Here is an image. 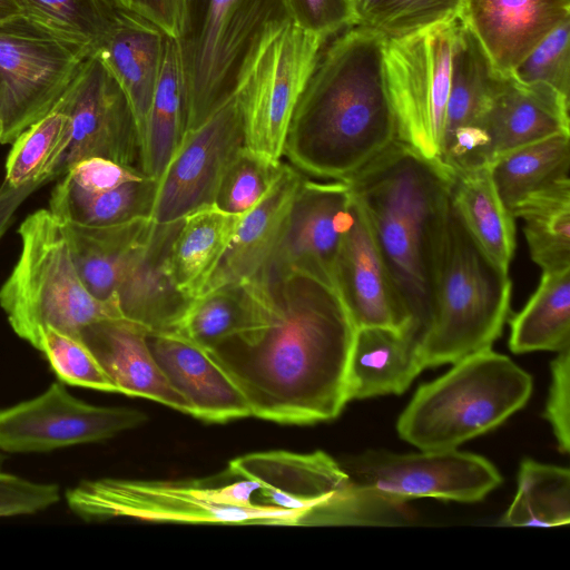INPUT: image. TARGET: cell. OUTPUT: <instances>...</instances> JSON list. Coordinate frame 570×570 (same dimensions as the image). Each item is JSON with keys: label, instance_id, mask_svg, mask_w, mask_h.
<instances>
[{"label": "cell", "instance_id": "cell-1", "mask_svg": "<svg viewBox=\"0 0 570 570\" xmlns=\"http://www.w3.org/2000/svg\"><path fill=\"white\" fill-rule=\"evenodd\" d=\"M245 326L206 350L252 415L277 423L336 419L348 402L356 326L337 289L294 267L267 265L243 283Z\"/></svg>", "mask_w": 570, "mask_h": 570}, {"label": "cell", "instance_id": "cell-2", "mask_svg": "<svg viewBox=\"0 0 570 570\" xmlns=\"http://www.w3.org/2000/svg\"><path fill=\"white\" fill-rule=\"evenodd\" d=\"M386 39L355 26L325 50L295 107L283 157L303 175L345 180L396 139Z\"/></svg>", "mask_w": 570, "mask_h": 570}, {"label": "cell", "instance_id": "cell-3", "mask_svg": "<svg viewBox=\"0 0 570 570\" xmlns=\"http://www.w3.org/2000/svg\"><path fill=\"white\" fill-rule=\"evenodd\" d=\"M360 203L419 343L430 321L452 175L395 139L345 179Z\"/></svg>", "mask_w": 570, "mask_h": 570}, {"label": "cell", "instance_id": "cell-4", "mask_svg": "<svg viewBox=\"0 0 570 570\" xmlns=\"http://www.w3.org/2000/svg\"><path fill=\"white\" fill-rule=\"evenodd\" d=\"M511 294L509 272L478 246L451 204L431 316L417 343L424 368L492 348L510 317Z\"/></svg>", "mask_w": 570, "mask_h": 570}, {"label": "cell", "instance_id": "cell-5", "mask_svg": "<svg viewBox=\"0 0 570 570\" xmlns=\"http://www.w3.org/2000/svg\"><path fill=\"white\" fill-rule=\"evenodd\" d=\"M531 375L488 348L420 385L397 419L399 436L420 450L456 449L501 425L529 401Z\"/></svg>", "mask_w": 570, "mask_h": 570}, {"label": "cell", "instance_id": "cell-6", "mask_svg": "<svg viewBox=\"0 0 570 570\" xmlns=\"http://www.w3.org/2000/svg\"><path fill=\"white\" fill-rule=\"evenodd\" d=\"M18 233L21 249L0 287V306L20 338L40 351L46 327L79 337L90 323L122 317L117 299L100 301L87 291L61 224L49 209L27 216Z\"/></svg>", "mask_w": 570, "mask_h": 570}, {"label": "cell", "instance_id": "cell-7", "mask_svg": "<svg viewBox=\"0 0 570 570\" xmlns=\"http://www.w3.org/2000/svg\"><path fill=\"white\" fill-rule=\"evenodd\" d=\"M325 41L282 16L268 21L250 42L232 92L248 150L271 163L282 161L295 107Z\"/></svg>", "mask_w": 570, "mask_h": 570}, {"label": "cell", "instance_id": "cell-8", "mask_svg": "<svg viewBox=\"0 0 570 570\" xmlns=\"http://www.w3.org/2000/svg\"><path fill=\"white\" fill-rule=\"evenodd\" d=\"M227 474L257 483L254 503L303 513L306 525L397 524L409 517L403 507L360 493L323 451L248 453L232 460Z\"/></svg>", "mask_w": 570, "mask_h": 570}, {"label": "cell", "instance_id": "cell-9", "mask_svg": "<svg viewBox=\"0 0 570 570\" xmlns=\"http://www.w3.org/2000/svg\"><path fill=\"white\" fill-rule=\"evenodd\" d=\"M69 509L85 521L127 518L141 521L223 524L306 525L303 513L223 501L218 484L104 478L66 492Z\"/></svg>", "mask_w": 570, "mask_h": 570}, {"label": "cell", "instance_id": "cell-10", "mask_svg": "<svg viewBox=\"0 0 570 570\" xmlns=\"http://www.w3.org/2000/svg\"><path fill=\"white\" fill-rule=\"evenodd\" d=\"M453 17L412 35L386 39L384 70L396 139L439 160L459 29Z\"/></svg>", "mask_w": 570, "mask_h": 570}, {"label": "cell", "instance_id": "cell-11", "mask_svg": "<svg viewBox=\"0 0 570 570\" xmlns=\"http://www.w3.org/2000/svg\"><path fill=\"white\" fill-rule=\"evenodd\" d=\"M89 56L24 14L0 22V145L51 111Z\"/></svg>", "mask_w": 570, "mask_h": 570}, {"label": "cell", "instance_id": "cell-12", "mask_svg": "<svg viewBox=\"0 0 570 570\" xmlns=\"http://www.w3.org/2000/svg\"><path fill=\"white\" fill-rule=\"evenodd\" d=\"M284 16L281 0H196L181 40L187 92L186 131L204 122L233 92L250 42Z\"/></svg>", "mask_w": 570, "mask_h": 570}, {"label": "cell", "instance_id": "cell-13", "mask_svg": "<svg viewBox=\"0 0 570 570\" xmlns=\"http://www.w3.org/2000/svg\"><path fill=\"white\" fill-rule=\"evenodd\" d=\"M341 465L360 493L397 507L421 498L479 502L502 483L488 459L458 449L404 454L367 450Z\"/></svg>", "mask_w": 570, "mask_h": 570}, {"label": "cell", "instance_id": "cell-14", "mask_svg": "<svg viewBox=\"0 0 570 570\" xmlns=\"http://www.w3.org/2000/svg\"><path fill=\"white\" fill-rule=\"evenodd\" d=\"M57 105L69 118V136L49 180L91 157L142 171L140 141L129 101L98 56L91 55L82 62Z\"/></svg>", "mask_w": 570, "mask_h": 570}, {"label": "cell", "instance_id": "cell-15", "mask_svg": "<svg viewBox=\"0 0 570 570\" xmlns=\"http://www.w3.org/2000/svg\"><path fill=\"white\" fill-rule=\"evenodd\" d=\"M146 421L141 411L94 405L52 382L41 394L0 409V451L40 453L99 442Z\"/></svg>", "mask_w": 570, "mask_h": 570}, {"label": "cell", "instance_id": "cell-16", "mask_svg": "<svg viewBox=\"0 0 570 570\" xmlns=\"http://www.w3.org/2000/svg\"><path fill=\"white\" fill-rule=\"evenodd\" d=\"M243 147L242 115L232 94L204 122L185 132L157 179L150 218L169 224L214 204L225 170Z\"/></svg>", "mask_w": 570, "mask_h": 570}, {"label": "cell", "instance_id": "cell-17", "mask_svg": "<svg viewBox=\"0 0 570 570\" xmlns=\"http://www.w3.org/2000/svg\"><path fill=\"white\" fill-rule=\"evenodd\" d=\"M355 209L346 180L304 176L269 264L308 272L335 287L337 256Z\"/></svg>", "mask_w": 570, "mask_h": 570}, {"label": "cell", "instance_id": "cell-18", "mask_svg": "<svg viewBox=\"0 0 570 570\" xmlns=\"http://www.w3.org/2000/svg\"><path fill=\"white\" fill-rule=\"evenodd\" d=\"M179 222L148 220L122 258L116 297L124 318L148 333L177 332L190 298L174 285L168 272V253Z\"/></svg>", "mask_w": 570, "mask_h": 570}, {"label": "cell", "instance_id": "cell-19", "mask_svg": "<svg viewBox=\"0 0 570 570\" xmlns=\"http://www.w3.org/2000/svg\"><path fill=\"white\" fill-rule=\"evenodd\" d=\"M458 18L493 72L505 77L570 19V0H461Z\"/></svg>", "mask_w": 570, "mask_h": 570}, {"label": "cell", "instance_id": "cell-20", "mask_svg": "<svg viewBox=\"0 0 570 570\" xmlns=\"http://www.w3.org/2000/svg\"><path fill=\"white\" fill-rule=\"evenodd\" d=\"M335 287L356 328L384 327L407 332L414 337L411 316L396 292L357 199L354 220L337 256Z\"/></svg>", "mask_w": 570, "mask_h": 570}, {"label": "cell", "instance_id": "cell-21", "mask_svg": "<svg viewBox=\"0 0 570 570\" xmlns=\"http://www.w3.org/2000/svg\"><path fill=\"white\" fill-rule=\"evenodd\" d=\"M476 125L487 132L495 160L518 147L570 135L569 97L546 82L499 76Z\"/></svg>", "mask_w": 570, "mask_h": 570}, {"label": "cell", "instance_id": "cell-22", "mask_svg": "<svg viewBox=\"0 0 570 570\" xmlns=\"http://www.w3.org/2000/svg\"><path fill=\"white\" fill-rule=\"evenodd\" d=\"M148 347L169 384L193 407V416L214 423L250 416L242 392L207 351L177 332L147 333Z\"/></svg>", "mask_w": 570, "mask_h": 570}, {"label": "cell", "instance_id": "cell-23", "mask_svg": "<svg viewBox=\"0 0 570 570\" xmlns=\"http://www.w3.org/2000/svg\"><path fill=\"white\" fill-rule=\"evenodd\" d=\"M147 330L124 317L86 325L79 338L119 393L140 396L193 415L188 401L167 381L148 344Z\"/></svg>", "mask_w": 570, "mask_h": 570}, {"label": "cell", "instance_id": "cell-24", "mask_svg": "<svg viewBox=\"0 0 570 570\" xmlns=\"http://www.w3.org/2000/svg\"><path fill=\"white\" fill-rule=\"evenodd\" d=\"M304 176L285 163L263 198L243 214L228 249L200 295L243 284L271 263Z\"/></svg>", "mask_w": 570, "mask_h": 570}, {"label": "cell", "instance_id": "cell-25", "mask_svg": "<svg viewBox=\"0 0 570 570\" xmlns=\"http://www.w3.org/2000/svg\"><path fill=\"white\" fill-rule=\"evenodd\" d=\"M166 37L150 21L117 8L109 30L94 53L112 72L129 101L140 148Z\"/></svg>", "mask_w": 570, "mask_h": 570}, {"label": "cell", "instance_id": "cell-26", "mask_svg": "<svg viewBox=\"0 0 570 570\" xmlns=\"http://www.w3.org/2000/svg\"><path fill=\"white\" fill-rule=\"evenodd\" d=\"M423 370L417 342L410 333L356 328L347 371V400L402 394Z\"/></svg>", "mask_w": 570, "mask_h": 570}, {"label": "cell", "instance_id": "cell-27", "mask_svg": "<svg viewBox=\"0 0 570 570\" xmlns=\"http://www.w3.org/2000/svg\"><path fill=\"white\" fill-rule=\"evenodd\" d=\"M243 214L216 205L200 207L180 222L168 253V272L176 288L199 296L228 249Z\"/></svg>", "mask_w": 570, "mask_h": 570}, {"label": "cell", "instance_id": "cell-28", "mask_svg": "<svg viewBox=\"0 0 570 570\" xmlns=\"http://www.w3.org/2000/svg\"><path fill=\"white\" fill-rule=\"evenodd\" d=\"M187 124L186 76L180 39L166 37L160 71L141 142L142 171L158 179L180 144Z\"/></svg>", "mask_w": 570, "mask_h": 570}, {"label": "cell", "instance_id": "cell-29", "mask_svg": "<svg viewBox=\"0 0 570 570\" xmlns=\"http://www.w3.org/2000/svg\"><path fill=\"white\" fill-rule=\"evenodd\" d=\"M450 199L478 246L509 272L515 249V218L497 191L491 168L452 175Z\"/></svg>", "mask_w": 570, "mask_h": 570}, {"label": "cell", "instance_id": "cell-30", "mask_svg": "<svg viewBox=\"0 0 570 570\" xmlns=\"http://www.w3.org/2000/svg\"><path fill=\"white\" fill-rule=\"evenodd\" d=\"M149 219L138 217L107 226L59 220L77 273L92 296L100 301L117 299L115 291L122 258Z\"/></svg>", "mask_w": 570, "mask_h": 570}, {"label": "cell", "instance_id": "cell-31", "mask_svg": "<svg viewBox=\"0 0 570 570\" xmlns=\"http://www.w3.org/2000/svg\"><path fill=\"white\" fill-rule=\"evenodd\" d=\"M514 354L570 347V267L542 272L527 304L510 318Z\"/></svg>", "mask_w": 570, "mask_h": 570}, {"label": "cell", "instance_id": "cell-32", "mask_svg": "<svg viewBox=\"0 0 570 570\" xmlns=\"http://www.w3.org/2000/svg\"><path fill=\"white\" fill-rule=\"evenodd\" d=\"M523 222L531 259L542 269L570 267V179L554 181L511 208Z\"/></svg>", "mask_w": 570, "mask_h": 570}, {"label": "cell", "instance_id": "cell-33", "mask_svg": "<svg viewBox=\"0 0 570 570\" xmlns=\"http://www.w3.org/2000/svg\"><path fill=\"white\" fill-rule=\"evenodd\" d=\"M157 180L148 176L117 188L90 193L62 178L53 188L49 210L59 220L107 226L150 217Z\"/></svg>", "mask_w": 570, "mask_h": 570}, {"label": "cell", "instance_id": "cell-34", "mask_svg": "<svg viewBox=\"0 0 570 570\" xmlns=\"http://www.w3.org/2000/svg\"><path fill=\"white\" fill-rule=\"evenodd\" d=\"M490 168L497 191L511 212L528 195L569 177L570 135L518 147L498 157Z\"/></svg>", "mask_w": 570, "mask_h": 570}, {"label": "cell", "instance_id": "cell-35", "mask_svg": "<svg viewBox=\"0 0 570 570\" xmlns=\"http://www.w3.org/2000/svg\"><path fill=\"white\" fill-rule=\"evenodd\" d=\"M569 523V469L524 459L518 472L515 495L500 524L559 527Z\"/></svg>", "mask_w": 570, "mask_h": 570}, {"label": "cell", "instance_id": "cell-36", "mask_svg": "<svg viewBox=\"0 0 570 570\" xmlns=\"http://www.w3.org/2000/svg\"><path fill=\"white\" fill-rule=\"evenodd\" d=\"M498 77L473 36L460 22L453 49L443 138L456 129L476 124Z\"/></svg>", "mask_w": 570, "mask_h": 570}, {"label": "cell", "instance_id": "cell-37", "mask_svg": "<svg viewBox=\"0 0 570 570\" xmlns=\"http://www.w3.org/2000/svg\"><path fill=\"white\" fill-rule=\"evenodd\" d=\"M68 136L69 118L56 104L51 111L14 139L6 160L3 180L11 186L50 181V174L67 146Z\"/></svg>", "mask_w": 570, "mask_h": 570}, {"label": "cell", "instance_id": "cell-38", "mask_svg": "<svg viewBox=\"0 0 570 570\" xmlns=\"http://www.w3.org/2000/svg\"><path fill=\"white\" fill-rule=\"evenodd\" d=\"M23 14L94 55L110 28L117 7L110 0H20Z\"/></svg>", "mask_w": 570, "mask_h": 570}, {"label": "cell", "instance_id": "cell-39", "mask_svg": "<svg viewBox=\"0 0 570 570\" xmlns=\"http://www.w3.org/2000/svg\"><path fill=\"white\" fill-rule=\"evenodd\" d=\"M248 308L243 284L214 289L189 302L177 333L208 350L245 326Z\"/></svg>", "mask_w": 570, "mask_h": 570}, {"label": "cell", "instance_id": "cell-40", "mask_svg": "<svg viewBox=\"0 0 570 570\" xmlns=\"http://www.w3.org/2000/svg\"><path fill=\"white\" fill-rule=\"evenodd\" d=\"M356 26L397 39L458 17L461 0H351Z\"/></svg>", "mask_w": 570, "mask_h": 570}, {"label": "cell", "instance_id": "cell-41", "mask_svg": "<svg viewBox=\"0 0 570 570\" xmlns=\"http://www.w3.org/2000/svg\"><path fill=\"white\" fill-rule=\"evenodd\" d=\"M285 163H271L243 147L219 183L214 205L230 214L253 208L279 177Z\"/></svg>", "mask_w": 570, "mask_h": 570}, {"label": "cell", "instance_id": "cell-42", "mask_svg": "<svg viewBox=\"0 0 570 570\" xmlns=\"http://www.w3.org/2000/svg\"><path fill=\"white\" fill-rule=\"evenodd\" d=\"M40 352L49 361L59 381L109 393H119L90 350L79 338L52 327L41 331Z\"/></svg>", "mask_w": 570, "mask_h": 570}, {"label": "cell", "instance_id": "cell-43", "mask_svg": "<svg viewBox=\"0 0 570 570\" xmlns=\"http://www.w3.org/2000/svg\"><path fill=\"white\" fill-rule=\"evenodd\" d=\"M570 19L558 26L529 55L513 75L525 82L540 81L569 97Z\"/></svg>", "mask_w": 570, "mask_h": 570}, {"label": "cell", "instance_id": "cell-44", "mask_svg": "<svg viewBox=\"0 0 570 570\" xmlns=\"http://www.w3.org/2000/svg\"><path fill=\"white\" fill-rule=\"evenodd\" d=\"M281 4L295 26L325 39L356 26L351 0H281Z\"/></svg>", "mask_w": 570, "mask_h": 570}, {"label": "cell", "instance_id": "cell-45", "mask_svg": "<svg viewBox=\"0 0 570 570\" xmlns=\"http://www.w3.org/2000/svg\"><path fill=\"white\" fill-rule=\"evenodd\" d=\"M59 500L57 484L30 481L0 470V518L37 513Z\"/></svg>", "mask_w": 570, "mask_h": 570}, {"label": "cell", "instance_id": "cell-46", "mask_svg": "<svg viewBox=\"0 0 570 570\" xmlns=\"http://www.w3.org/2000/svg\"><path fill=\"white\" fill-rule=\"evenodd\" d=\"M544 417L550 423L558 449L570 450V347L557 353L551 362V384Z\"/></svg>", "mask_w": 570, "mask_h": 570}, {"label": "cell", "instance_id": "cell-47", "mask_svg": "<svg viewBox=\"0 0 570 570\" xmlns=\"http://www.w3.org/2000/svg\"><path fill=\"white\" fill-rule=\"evenodd\" d=\"M118 9L137 14L183 40L190 31L196 0H110Z\"/></svg>", "mask_w": 570, "mask_h": 570}, {"label": "cell", "instance_id": "cell-48", "mask_svg": "<svg viewBox=\"0 0 570 570\" xmlns=\"http://www.w3.org/2000/svg\"><path fill=\"white\" fill-rule=\"evenodd\" d=\"M146 176L140 170L114 160L91 157L75 164L62 178L82 190L97 193L117 188Z\"/></svg>", "mask_w": 570, "mask_h": 570}, {"label": "cell", "instance_id": "cell-49", "mask_svg": "<svg viewBox=\"0 0 570 570\" xmlns=\"http://www.w3.org/2000/svg\"><path fill=\"white\" fill-rule=\"evenodd\" d=\"M45 183L36 180L21 186H11L6 180L0 185V237L7 229L19 206Z\"/></svg>", "mask_w": 570, "mask_h": 570}, {"label": "cell", "instance_id": "cell-50", "mask_svg": "<svg viewBox=\"0 0 570 570\" xmlns=\"http://www.w3.org/2000/svg\"><path fill=\"white\" fill-rule=\"evenodd\" d=\"M22 14L23 7L20 0H0V22Z\"/></svg>", "mask_w": 570, "mask_h": 570}, {"label": "cell", "instance_id": "cell-51", "mask_svg": "<svg viewBox=\"0 0 570 570\" xmlns=\"http://www.w3.org/2000/svg\"><path fill=\"white\" fill-rule=\"evenodd\" d=\"M3 460H4V456L0 453V470H1V466H2V463H3Z\"/></svg>", "mask_w": 570, "mask_h": 570}, {"label": "cell", "instance_id": "cell-52", "mask_svg": "<svg viewBox=\"0 0 570 570\" xmlns=\"http://www.w3.org/2000/svg\"><path fill=\"white\" fill-rule=\"evenodd\" d=\"M0 131H1V124H0Z\"/></svg>", "mask_w": 570, "mask_h": 570}]
</instances>
